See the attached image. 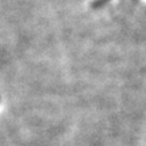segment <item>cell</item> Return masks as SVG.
Instances as JSON below:
<instances>
[{
	"label": "cell",
	"instance_id": "cell-1",
	"mask_svg": "<svg viewBox=\"0 0 146 146\" xmlns=\"http://www.w3.org/2000/svg\"><path fill=\"white\" fill-rule=\"evenodd\" d=\"M108 1H111V0H93V3L90 4V7L91 9H100L105 6Z\"/></svg>",
	"mask_w": 146,
	"mask_h": 146
}]
</instances>
